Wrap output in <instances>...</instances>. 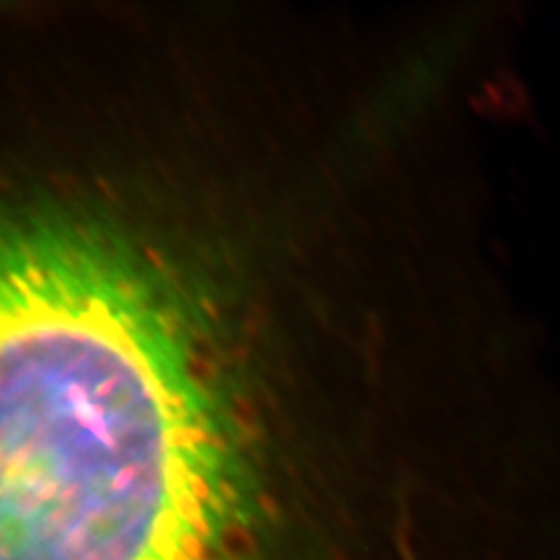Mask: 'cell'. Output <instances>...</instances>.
Wrapping results in <instances>:
<instances>
[{"instance_id":"obj_1","label":"cell","mask_w":560,"mask_h":560,"mask_svg":"<svg viewBox=\"0 0 560 560\" xmlns=\"http://www.w3.org/2000/svg\"><path fill=\"white\" fill-rule=\"evenodd\" d=\"M247 499L171 280L98 229L0 212V560H247Z\"/></svg>"}]
</instances>
